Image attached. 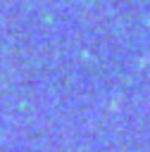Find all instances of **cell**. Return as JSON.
I'll return each instance as SVG.
<instances>
[]
</instances>
